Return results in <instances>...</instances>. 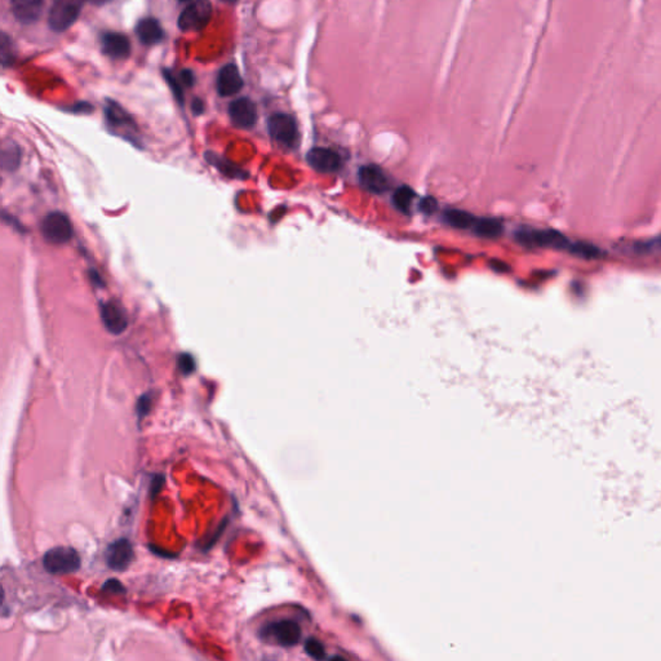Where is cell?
Returning a JSON list of instances; mask_svg holds the SVG:
<instances>
[{"mask_svg":"<svg viewBox=\"0 0 661 661\" xmlns=\"http://www.w3.org/2000/svg\"><path fill=\"white\" fill-rule=\"evenodd\" d=\"M181 82H183L185 85H188V87H191V85H193V83H194V76L191 74V71H189V70H183V73H181Z\"/></svg>","mask_w":661,"mask_h":661,"instance_id":"f1b7e54d","label":"cell"},{"mask_svg":"<svg viewBox=\"0 0 661 661\" xmlns=\"http://www.w3.org/2000/svg\"><path fill=\"white\" fill-rule=\"evenodd\" d=\"M101 43L104 54L114 60H124L130 56V39L121 32H105L102 35Z\"/></svg>","mask_w":661,"mask_h":661,"instance_id":"4fadbf2b","label":"cell"},{"mask_svg":"<svg viewBox=\"0 0 661 661\" xmlns=\"http://www.w3.org/2000/svg\"><path fill=\"white\" fill-rule=\"evenodd\" d=\"M20 160H21V152L17 145L9 142L3 147L1 163L4 169L15 171L16 168L20 166Z\"/></svg>","mask_w":661,"mask_h":661,"instance_id":"ffe728a7","label":"cell"},{"mask_svg":"<svg viewBox=\"0 0 661 661\" xmlns=\"http://www.w3.org/2000/svg\"><path fill=\"white\" fill-rule=\"evenodd\" d=\"M310 167L318 172L332 174L337 172L342 166V160L337 152L326 147H314L306 155Z\"/></svg>","mask_w":661,"mask_h":661,"instance_id":"8fae6325","label":"cell"},{"mask_svg":"<svg viewBox=\"0 0 661 661\" xmlns=\"http://www.w3.org/2000/svg\"><path fill=\"white\" fill-rule=\"evenodd\" d=\"M212 17V4L210 0H195L185 8L178 17V28L183 31H199L205 29Z\"/></svg>","mask_w":661,"mask_h":661,"instance_id":"8992f818","label":"cell"},{"mask_svg":"<svg viewBox=\"0 0 661 661\" xmlns=\"http://www.w3.org/2000/svg\"><path fill=\"white\" fill-rule=\"evenodd\" d=\"M43 567L52 575H68L80 569V557L74 547H56L43 557Z\"/></svg>","mask_w":661,"mask_h":661,"instance_id":"6da1fadb","label":"cell"},{"mask_svg":"<svg viewBox=\"0 0 661 661\" xmlns=\"http://www.w3.org/2000/svg\"><path fill=\"white\" fill-rule=\"evenodd\" d=\"M243 88V79L234 63L221 68L217 76V92L221 97L234 96Z\"/></svg>","mask_w":661,"mask_h":661,"instance_id":"7c38bea8","label":"cell"},{"mask_svg":"<svg viewBox=\"0 0 661 661\" xmlns=\"http://www.w3.org/2000/svg\"><path fill=\"white\" fill-rule=\"evenodd\" d=\"M473 228L479 236H483V238H496V236H500L502 231V225L500 224V221L494 220V219L477 220Z\"/></svg>","mask_w":661,"mask_h":661,"instance_id":"d6986e66","label":"cell"},{"mask_svg":"<svg viewBox=\"0 0 661 661\" xmlns=\"http://www.w3.org/2000/svg\"><path fill=\"white\" fill-rule=\"evenodd\" d=\"M305 651L309 656H312L313 659H317V660H322L326 657L325 646L317 639H309L305 643Z\"/></svg>","mask_w":661,"mask_h":661,"instance_id":"603a6c76","label":"cell"},{"mask_svg":"<svg viewBox=\"0 0 661 661\" xmlns=\"http://www.w3.org/2000/svg\"><path fill=\"white\" fill-rule=\"evenodd\" d=\"M42 236L52 244H65L73 236L71 221L65 213L51 212L42 221Z\"/></svg>","mask_w":661,"mask_h":661,"instance_id":"5b68a950","label":"cell"},{"mask_svg":"<svg viewBox=\"0 0 661 661\" xmlns=\"http://www.w3.org/2000/svg\"><path fill=\"white\" fill-rule=\"evenodd\" d=\"M105 114H107V122L110 123L113 127H133L132 118L116 102L111 101L107 104Z\"/></svg>","mask_w":661,"mask_h":661,"instance_id":"e0dca14e","label":"cell"},{"mask_svg":"<svg viewBox=\"0 0 661 661\" xmlns=\"http://www.w3.org/2000/svg\"><path fill=\"white\" fill-rule=\"evenodd\" d=\"M180 1H189V0H180Z\"/></svg>","mask_w":661,"mask_h":661,"instance_id":"d6a6232c","label":"cell"},{"mask_svg":"<svg viewBox=\"0 0 661 661\" xmlns=\"http://www.w3.org/2000/svg\"><path fill=\"white\" fill-rule=\"evenodd\" d=\"M260 638L281 647H292L301 638V629L292 620H279L264 625L260 629Z\"/></svg>","mask_w":661,"mask_h":661,"instance_id":"3957f363","label":"cell"},{"mask_svg":"<svg viewBox=\"0 0 661 661\" xmlns=\"http://www.w3.org/2000/svg\"><path fill=\"white\" fill-rule=\"evenodd\" d=\"M437 207H438V205H437L435 199L430 198V197H429V198L423 199L421 203H420V210H421L423 212L426 213V214H432V213L435 212Z\"/></svg>","mask_w":661,"mask_h":661,"instance_id":"83f0119b","label":"cell"},{"mask_svg":"<svg viewBox=\"0 0 661 661\" xmlns=\"http://www.w3.org/2000/svg\"><path fill=\"white\" fill-rule=\"evenodd\" d=\"M0 51H1V62L4 66H9L15 62L16 49L11 38L8 37L6 32L1 34V43H0Z\"/></svg>","mask_w":661,"mask_h":661,"instance_id":"7402d4cb","label":"cell"},{"mask_svg":"<svg viewBox=\"0 0 661 661\" xmlns=\"http://www.w3.org/2000/svg\"><path fill=\"white\" fill-rule=\"evenodd\" d=\"M415 198V193L408 186H402L394 193L393 203L403 213H410L411 205Z\"/></svg>","mask_w":661,"mask_h":661,"instance_id":"44dd1931","label":"cell"},{"mask_svg":"<svg viewBox=\"0 0 661 661\" xmlns=\"http://www.w3.org/2000/svg\"><path fill=\"white\" fill-rule=\"evenodd\" d=\"M101 320L107 331L119 336L128 327V315L122 305L116 301H107L101 305Z\"/></svg>","mask_w":661,"mask_h":661,"instance_id":"9c48e42d","label":"cell"},{"mask_svg":"<svg viewBox=\"0 0 661 661\" xmlns=\"http://www.w3.org/2000/svg\"><path fill=\"white\" fill-rule=\"evenodd\" d=\"M444 221L456 229H469L474 226L477 219L465 211H459V210H451L444 213Z\"/></svg>","mask_w":661,"mask_h":661,"instance_id":"ac0fdd59","label":"cell"},{"mask_svg":"<svg viewBox=\"0 0 661 661\" xmlns=\"http://www.w3.org/2000/svg\"><path fill=\"white\" fill-rule=\"evenodd\" d=\"M164 78L167 79V82L169 83V85H171L172 91L175 93L176 99H178V101L183 104V88H181L180 83L176 80L175 76L171 75V73H169L168 70H164Z\"/></svg>","mask_w":661,"mask_h":661,"instance_id":"484cf974","label":"cell"},{"mask_svg":"<svg viewBox=\"0 0 661 661\" xmlns=\"http://www.w3.org/2000/svg\"><path fill=\"white\" fill-rule=\"evenodd\" d=\"M359 181L365 186L367 190L372 193H384L388 189V177L384 174V171L377 166L368 164L359 169Z\"/></svg>","mask_w":661,"mask_h":661,"instance_id":"5bb4252c","label":"cell"},{"mask_svg":"<svg viewBox=\"0 0 661 661\" xmlns=\"http://www.w3.org/2000/svg\"><path fill=\"white\" fill-rule=\"evenodd\" d=\"M137 35L144 44H157L164 37L159 21L155 18L141 20L136 28Z\"/></svg>","mask_w":661,"mask_h":661,"instance_id":"2e32d148","label":"cell"},{"mask_svg":"<svg viewBox=\"0 0 661 661\" xmlns=\"http://www.w3.org/2000/svg\"><path fill=\"white\" fill-rule=\"evenodd\" d=\"M229 115L236 127L250 130L257 122V107L252 99L242 97L230 104Z\"/></svg>","mask_w":661,"mask_h":661,"instance_id":"30bf717a","label":"cell"},{"mask_svg":"<svg viewBox=\"0 0 661 661\" xmlns=\"http://www.w3.org/2000/svg\"><path fill=\"white\" fill-rule=\"evenodd\" d=\"M90 1H92L93 4H97V6H102V4H107V3H109V1H111V0H90Z\"/></svg>","mask_w":661,"mask_h":661,"instance_id":"4dcf8cb0","label":"cell"},{"mask_svg":"<svg viewBox=\"0 0 661 661\" xmlns=\"http://www.w3.org/2000/svg\"><path fill=\"white\" fill-rule=\"evenodd\" d=\"M44 0H11L16 18L23 23H35L40 17Z\"/></svg>","mask_w":661,"mask_h":661,"instance_id":"9a60e30c","label":"cell"},{"mask_svg":"<svg viewBox=\"0 0 661 661\" xmlns=\"http://www.w3.org/2000/svg\"><path fill=\"white\" fill-rule=\"evenodd\" d=\"M83 7V0H54L49 9L48 23L54 31L61 32L75 23Z\"/></svg>","mask_w":661,"mask_h":661,"instance_id":"277c9868","label":"cell"},{"mask_svg":"<svg viewBox=\"0 0 661 661\" xmlns=\"http://www.w3.org/2000/svg\"><path fill=\"white\" fill-rule=\"evenodd\" d=\"M102 590H104V592H111V593L114 594L126 593V588L123 586L121 581H118V580H115V578L107 580V583L102 586Z\"/></svg>","mask_w":661,"mask_h":661,"instance_id":"4316f807","label":"cell"},{"mask_svg":"<svg viewBox=\"0 0 661 661\" xmlns=\"http://www.w3.org/2000/svg\"><path fill=\"white\" fill-rule=\"evenodd\" d=\"M152 394H144L141 396L138 401H137L136 404V415L138 418V421H141L145 416H147V413L152 410Z\"/></svg>","mask_w":661,"mask_h":661,"instance_id":"cb8c5ba5","label":"cell"},{"mask_svg":"<svg viewBox=\"0 0 661 661\" xmlns=\"http://www.w3.org/2000/svg\"><path fill=\"white\" fill-rule=\"evenodd\" d=\"M517 239L519 243L530 247L564 250L570 253L574 247V243L569 238L554 230H522L518 231Z\"/></svg>","mask_w":661,"mask_h":661,"instance_id":"7a4b0ae2","label":"cell"},{"mask_svg":"<svg viewBox=\"0 0 661 661\" xmlns=\"http://www.w3.org/2000/svg\"><path fill=\"white\" fill-rule=\"evenodd\" d=\"M267 130L278 144L286 147H293L298 141L296 121L291 115L284 113L272 115L267 122Z\"/></svg>","mask_w":661,"mask_h":661,"instance_id":"52a82bcc","label":"cell"},{"mask_svg":"<svg viewBox=\"0 0 661 661\" xmlns=\"http://www.w3.org/2000/svg\"><path fill=\"white\" fill-rule=\"evenodd\" d=\"M178 370L183 375H191L195 371V360L190 354H181L178 358Z\"/></svg>","mask_w":661,"mask_h":661,"instance_id":"d4e9b609","label":"cell"},{"mask_svg":"<svg viewBox=\"0 0 661 661\" xmlns=\"http://www.w3.org/2000/svg\"><path fill=\"white\" fill-rule=\"evenodd\" d=\"M133 558H135L133 547L130 540L124 539V538L115 540L114 542H111L107 547V552H105V561L110 570H127L131 563L133 562Z\"/></svg>","mask_w":661,"mask_h":661,"instance_id":"ba28073f","label":"cell"},{"mask_svg":"<svg viewBox=\"0 0 661 661\" xmlns=\"http://www.w3.org/2000/svg\"><path fill=\"white\" fill-rule=\"evenodd\" d=\"M191 109H193V113H194V114L200 115L203 113V110H205V105H203V102H202L200 99H194V101H193V105H191Z\"/></svg>","mask_w":661,"mask_h":661,"instance_id":"f546056e","label":"cell"},{"mask_svg":"<svg viewBox=\"0 0 661 661\" xmlns=\"http://www.w3.org/2000/svg\"><path fill=\"white\" fill-rule=\"evenodd\" d=\"M221 1H225V3H230V4H233V3H236L238 0H221Z\"/></svg>","mask_w":661,"mask_h":661,"instance_id":"1f68e13d","label":"cell"}]
</instances>
